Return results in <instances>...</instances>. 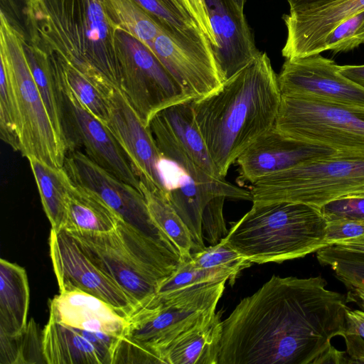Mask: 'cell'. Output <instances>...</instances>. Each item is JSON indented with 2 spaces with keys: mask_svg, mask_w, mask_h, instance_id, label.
<instances>
[{
  "mask_svg": "<svg viewBox=\"0 0 364 364\" xmlns=\"http://www.w3.org/2000/svg\"><path fill=\"white\" fill-rule=\"evenodd\" d=\"M226 198L217 196L210 200L204 208L202 216L203 238L210 245L218 244L228 233L223 215Z\"/></svg>",
  "mask_w": 364,
  "mask_h": 364,
  "instance_id": "obj_39",
  "label": "cell"
},
{
  "mask_svg": "<svg viewBox=\"0 0 364 364\" xmlns=\"http://www.w3.org/2000/svg\"><path fill=\"white\" fill-rule=\"evenodd\" d=\"M326 221L350 219L364 221V193L343 196L320 208Z\"/></svg>",
  "mask_w": 364,
  "mask_h": 364,
  "instance_id": "obj_40",
  "label": "cell"
},
{
  "mask_svg": "<svg viewBox=\"0 0 364 364\" xmlns=\"http://www.w3.org/2000/svg\"><path fill=\"white\" fill-rule=\"evenodd\" d=\"M20 114L12 79L6 63L1 59L0 136L14 150L20 151Z\"/></svg>",
  "mask_w": 364,
  "mask_h": 364,
  "instance_id": "obj_34",
  "label": "cell"
},
{
  "mask_svg": "<svg viewBox=\"0 0 364 364\" xmlns=\"http://www.w3.org/2000/svg\"><path fill=\"white\" fill-rule=\"evenodd\" d=\"M364 235V221L338 219L327 221L324 242L326 247L336 242Z\"/></svg>",
  "mask_w": 364,
  "mask_h": 364,
  "instance_id": "obj_41",
  "label": "cell"
},
{
  "mask_svg": "<svg viewBox=\"0 0 364 364\" xmlns=\"http://www.w3.org/2000/svg\"><path fill=\"white\" fill-rule=\"evenodd\" d=\"M347 299L321 276L273 275L223 321L218 364H341Z\"/></svg>",
  "mask_w": 364,
  "mask_h": 364,
  "instance_id": "obj_1",
  "label": "cell"
},
{
  "mask_svg": "<svg viewBox=\"0 0 364 364\" xmlns=\"http://www.w3.org/2000/svg\"><path fill=\"white\" fill-rule=\"evenodd\" d=\"M278 76L282 95L364 107V87L345 77L320 54L286 59Z\"/></svg>",
  "mask_w": 364,
  "mask_h": 364,
  "instance_id": "obj_17",
  "label": "cell"
},
{
  "mask_svg": "<svg viewBox=\"0 0 364 364\" xmlns=\"http://www.w3.org/2000/svg\"><path fill=\"white\" fill-rule=\"evenodd\" d=\"M348 363H364V339L355 334L344 333Z\"/></svg>",
  "mask_w": 364,
  "mask_h": 364,
  "instance_id": "obj_43",
  "label": "cell"
},
{
  "mask_svg": "<svg viewBox=\"0 0 364 364\" xmlns=\"http://www.w3.org/2000/svg\"><path fill=\"white\" fill-rule=\"evenodd\" d=\"M57 321L74 328L123 337L127 318L105 301L80 291L59 292L49 301Z\"/></svg>",
  "mask_w": 364,
  "mask_h": 364,
  "instance_id": "obj_21",
  "label": "cell"
},
{
  "mask_svg": "<svg viewBox=\"0 0 364 364\" xmlns=\"http://www.w3.org/2000/svg\"><path fill=\"white\" fill-rule=\"evenodd\" d=\"M282 99L278 76L264 52L214 92L192 101L194 116L220 177L275 124Z\"/></svg>",
  "mask_w": 364,
  "mask_h": 364,
  "instance_id": "obj_2",
  "label": "cell"
},
{
  "mask_svg": "<svg viewBox=\"0 0 364 364\" xmlns=\"http://www.w3.org/2000/svg\"><path fill=\"white\" fill-rule=\"evenodd\" d=\"M120 219L99 196L73 183L67 198L62 230L106 232L114 229Z\"/></svg>",
  "mask_w": 364,
  "mask_h": 364,
  "instance_id": "obj_25",
  "label": "cell"
},
{
  "mask_svg": "<svg viewBox=\"0 0 364 364\" xmlns=\"http://www.w3.org/2000/svg\"><path fill=\"white\" fill-rule=\"evenodd\" d=\"M27 159L51 229L61 230L65 219L67 198L73 183L64 168L52 166L33 156Z\"/></svg>",
  "mask_w": 364,
  "mask_h": 364,
  "instance_id": "obj_27",
  "label": "cell"
},
{
  "mask_svg": "<svg viewBox=\"0 0 364 364\" xmlns=\"http://www.w3.org/2000/svg\"><path fill=\"white\" fill-rule=\"evenodd\" d=\"M55 58L63 80L82 105L100 121L106 124L109 118V106L104 93L90 79L57 55Z\"/></svg>",
  "mask_w": 364,
  "mask_h": 364,
  "instance_id": "obj_32",
  "label": "cell"
},
{
  "mask_svg": "<svg viewBox=\"0 0 364 364\" xmlns=\"http://www.w3.org/2000/svg\"><path fill=\"white\" fill-rule=\"evenodd\" d=\"M140 191L154 222L178 248L181 260L188 259L193 248L191 235L168 196L154 185L143 181H140Z\"/></svg>",
  "mask_w": 364,
  "mask_h": 364,
  "instance_id": "obj_29",
  "label": "cell"
},
{
  "mask_svg": "<svg viewBox=\"0 0 364 364\" xmlns=\"http://www.w3.org/2000/svg\"><path fill=\"white\" fill-rule=\"evenodd\" d=\"M182 1V0H181ZM183 2V1H182Z\"/></svg>",
  "mask_w": 364,
  "mask_h": 364,
  "instance_id": "obj_50",
  "label": "cell"
},
{
  "mask_svg": "<svg viewBox=\"0 0 364 364\" xmlns=\"http://www.w3.org/2000/svg\"><path fill=\"white\" fill-rule=\"evenodd\" d=\"M0 58L9 70L20 114V151L57 168H63L68 147L59 136L33 77L19 30L0 14Z\"/></svg>",
  "mask_w": 364,
  "mask_h": 364,
  "instance_id": "obj_7",
  "label": "cell"
},
{
  "mask_svg": "<svg viewBox=\"0 0 364 364\" xmlns=\"http://www.w3.org/2000/svg\"><path fill=\"white\" fill-rule=\"evenodd\" d=\"M235 6L241 11H244V7L247 0H230Z\"/></svg>",
  "mask_w": 364,
  "mask_h": 364,
  "instance_id": "obj_48",
  "label": "cell"
},
{
  "mask_svg": "<svg viewBox=\"0 0 364 364\" xmlns=\"http://www.w3.org/2000/svg\"><path fill=\"white\" fill-rule=\"evenodd\" d=\"M153 53L194 100L214 92L223 83L212 44L199 28L181 31L161 24Z\"/></svg>",
  "mask_w": 364,
  "mask_h": 364,
  "instance_id": "obj_12",
  "label": "cell"
},
{
  "mask_svg": "<svg viewBox=\"0 0 364 364\" xmlns=\"http://www.w3.org/2000/svg\"><path fill=\"white\" fill-rule=\"evenodd\" d=\"M326 224L319 208L304 203H252L222 240L252 263H279L326 247Z\"/></svg>",
  "mask_w": 364,
  "mask_h": 364,
  "instance_id": "obj_4",
  "label": "cell"
},
{
  "mask_svg": "<svg viewBox=\"0 0 364 364\" xmlns=\"http://www.w3.org/2000/svg\"><path fill=\"white\" fill-rule=\"evenodd\" d=\"M188 260L192 264L204 269H227L237 274L253 263L221 240L218 244L192 252Z\"/></svg>",
  "mask_w": 364,
  "mask_h": 364,
  "instance_id": "obj_36",
  "label": "cell"
},
{
  "mask_svg": "<svg viewBox=\"0 0 364 364\" xmlns=\"http://www.w3.org/2000/svg\"><path fill=\"white\" fill-rule=\"evenodd\" d=\"M237 273L227 269L199 268L188 259L181 260L177 269L159 287L156 294L163 295L183 289L221 282L233 284Z\"/></svg>",
  "mask_w": 364,
  "mask_h": 364,
  "instance_id": "obj_35",
  "label": "cell"
},
{
  "mask_svg": "<svg viewBox=\"0 0 364 364\" xmlns=\"http://www.w3.org/2000/svg\"><path fill=\"white\" fill-rule=\"evenodd\" d=\"M222 333L220 314L214 312L174 341L162 353V363L218 364Z\"/></svg>",
  "mask_w": 364,
  "mask_h": 364,
  "instance_id": "obj_22",
  "label": "cell"
},
{
  "mask_svg": "<svg viewBox=\"0 0 364 364\" xmlns=\"http://www.w3.org/2000/svg\"><path fill=\"white\" fill-rule=\"evenodd\" d=\"M33 43L84 75L100 90L120 89L118 26L102 0H43L28 8Z\"/></svg>",
  "mask_w": 364,
  "mask_h": 364,
  "instance_id": "obj_3",
  "label": "cell"
},
{
  "mask_svg": "<svg viewBox=\"0 0 364 364\" xmlns=\"http://www.w3.org/2000/svg\"><path fill=\"white\" fill-rule=\"evenodd\" d=\"M316 259L322 266L329 267L349 291L354 288L364 289V253L331 245L318 250Z\"/></svg>",
  "mask_w": 364,
  "mask_h": 364,
  "instance_id": "obj_33",
  "label": "cell"
},
{
  "mask_svg": "<svg viewBox=\"0 0 364 364\" xmlns=\"http://www.w3.org/2000/svg\"><path fill=\"white\" fill-rule=\"evenodd\" d=\"M63 168L75 185L95 193L125 222L180 255L176 245L152 220L141 191L109 173L80 150L70 151Z\"/></svg>",
  "mask_w": 364,
  "mask_h": 364,
  "instance_id": "obj_13",
  "label": "cell"
},
{
  "mask_svg": "<svg viewBox=\"0 0 364 364\" xmlns=\"http://www.w3.org/2000/svg\"><path fill=\"white\" fill-rule=\"evenodd\" d=\"M49 252L59 292L80 291L95 296L127 318L137 303L100 269L65 231L50 229Z\"/></svg>",
  "mask_w": 364,
  "mask_h": 364,
  "instance_id": "obj_16",
  "label": "cell"
},
{
  "mask_svg": "<svg viewBox=\"0 0 364 364\" xmlns=\"http://www.w3.org/2000/svg\"><path fill=\"white\" fill-rule=\"evenodd\" d=\"M43 0H28V7H34L42 3Z\"/></svg>",
  "mask_w": 364,
  "mask_h": 364,
  "instance_id": "obj_49",
  "label": "cell"
},
{
  "mask_svg": "<svg viewBox=\"0 0 364 364\" xmlns=\"http://www.w3.org/2000/svg\"><path fill=\"white\" fill-rule=\"evenodd\" d=\"M52 55L62 94L68 151L80 146L95 163L140 191V180L107 126L87 111L65 85Z\"/></svg>",
  "mask_w": 364,
  "mask_h": 364,
  "instance_id": "obj_14",
  "label": "cell"
},
{
  "mask_svg": "<svg viewBox=\"0 0 364 364\" xmlns=\"http://www.w3.org/2000/svg\"><path fill=\"white\" fill-rule=\"evenodd\" d=\"M344 333L355 334L364 338V311L349 308L346 310Z\"/></svg>",
  "mask_w": 364,
  "mask_h": 364,
  "instance_id": "obj_44",
  "label": "cell"
},
{
  "mask_svg": "<svg viewBox=\"0 0 364 364\" xmlns=\"http://www.w3.org/2000/svg\"><path fill=\"white\" fill-rule=\"evenodd\" d=\"M274 127L291 138L364 157V107L282 95Z\"/></svg>",
  "mask_w": 364,
  "mask_h": 364,
  "instance_id": "obj_9",
  "label": "cell"
},
{
  "mask_svg": "<svg viewBox=\"0 0 364 364\" xmlns=\"http://www.w3.org/2000/svg\"><path fill=\"white\" fill-rule=\"evenodd\" d=\"M101 91L109 106V118L105 124L120 145L133 171L140 181L154 185L168 196L170 187L165 159L149 126L144 124L119 88L107 85Z\"/></svg>",
  "mask_w": 364,
  "mask_h": 364,
  "instance_id": "obj_15",
  "label": "cell"
},
{
  "mask_svg": "<svg viewBox=\"0 0 364 364\" xmlns=\"http://www.w3.org/2000/svg\"><path fill=\"white\" fill-rule=\"evenodd\" d=\"M168 158L171 166L168 198L190 231L193 243L192 252L200 251L205 247L202 216L208 202L217 196L252 201L251 193L225 178L209 174L181 146L173 148Z\"/></svg>",
  "mask_w": 364,
  "mask_h": 364,
  "instance_id": "obj_11",
  "label": "cell"
},
{
  "mask_svg": "<svg viewBox=\"0 0 364 364\" xmlns=\"http://www.w3.org/2000/svg\"><path fill=\"white\" fill-rule=\"evenodd\" d=\"M364 10V0H337L320 7L289 11L282 19L287 36L285 59L320 54L329 33L346 19Z\"/></svg>",
  "mask_w": 364,
  "mask_h": 364,
  "instance_id": "obj_19",
  "label": "cell"
},
{
  "mask_svg": "<svg viewBox=\"0 0 364 364\" xmlns=\"http://www.w3.org/2000/svg\"><path fill=\"white\" fill-rule=\"evenodd\" d=\"M352 300L356 301L364 309V289L360 288H354L349 291Z\"/></svg>",
  "mask_w": 364,
  "mask_h": 364,
  "instance_id": "obj_47",
  "label": "cell"
},
{
  "mask_svg": "<svg viewBox=\"0 0 364 364\" xmlns=\"http://www.w3.org/2000/svg\"><path fill=\"white\" fill-rule=\"evenodd\" d=\"M226 282L156 294L127 318L123 337L147 349L162 363V353L174 341L215 312Z\"/></svg>",
  "mask_w": 364,
  "mask_h": 364,
  "instance_id": "obj_8",
  "label": "cell"
},
{
  "mask_svg": "<svg viewBox=\"0 0 364 364\" xmlns=\"http://www.w3.org/2000/svg\"><path fill=\"white\" fill-rule=\"evenodd\" d=\"M339 71L347 78L364 87V65H339Z\"/></svg>",
  "mask_w": 364,
  "mask_h": 364,
  "instance_id": "obj_45",
  "label": "cell"
},
{
  "mask_svg": "<svg viewBox=\"0 0 364 364\" xmlns=\"http://www.w3.org/2000/svg\"><path fill=\"white\" fill-rule=\"evenodd\" d=\"M191 17L212 44L216 46L213 31L211 28L205 0H182Z\"/></svg>",
  "mask_w": 364,
  "mask_h": 364,
  "instance_id": "obj_42",
  "label": "cell"
},
{
  "mask_svg": "<svg viewBox=\"0 0 364 364\" xmlns=\"http://www.w3.org/2000/svg\"><path fill=\"white\" fill-rule=\"evenodd\" d=\"M65 232L137 306L156 295L181 261L179 254L123 219L109 232Z\"/></svg>",
  "mask_w": 364,
  "mask_h": 364,
  "instance_id": "obj_5",
  "label": "cell"
},
{
  "mask_svg": "<svg viewBox=\"0 0 364 364\" xmlns=\"http://www.w3.org/2000/svg\"><path fill=\"white\" fill-rule=\"evenodd\" d=\"M252 203L294 202L321 208L364 193V157L337 154L267 176L250 186Z\"/></svg>",
  "mask_w": 364,
  "mask_h": 364,
  "instance_id": "obj_6",
  "label": "cell"
},
{
  "mask_svg": "<svg viewBox=\"0 0 364 364\" xmlns=\"http://www.w3.org/2000/svg\"><path fill=\"white\" fill-rule=\"evenodd\" d=\"M102 1L119 29L141 41L153 53L154 42L161 30V24L134 0Z\"/></svg>",
  "mask_w": 364,
  "mask_h": 364,
  "instance_id": "obj_30",
  "label": "cell"
},
{
  "mask_svg": "<svg viewBox=\"0 0 364 364\" xmlns=\"http://www.w3.org/2000/svg\"><path fill=\"white\" fill-rule=\"evenodd\" d=\"M24 48L33 77L53 125L67 145L62 94L53 59L43 49L33 42L28 43L25 41Z\"/></svg>",
  "mask_w": 364,
  "mask_h": 364,
  "instance_id": "obj_28",
  "label": "cell"
},
{
  "mask_svg": "<svg viewBox=\"0 0 364 364\" xmlns=\"http://www.w3.org/2000/svg\"><path fill=\"white\" fill-rule=\"evenodd\" d=\"M337 154L332 148L287 136L274 126L237 157V181L252 185L267 176Z\"/></svg>",
  "mask_w": 364,
  "mask_h": 364,
  "instance_id": "obj_18",
  "label": "cell"
},
{
  "mask_svg": "<svg viewBox=\"0 0 364 364\" xmlns=\"http://www.w3.org/2000/svg\"><path fill=\"white\" fill-rule=\"evenodd\" d=\"M216 46L213 48L223 81L235 75L259 53L244 14L230 0H205Z\"/></svg>",
  "mask_w": 364,
  "mask_h": 364,
  "instance_id": "obj_20",
  "label": "cell"
},
{
  "mask_svg": "<svg viewBox=\"0 0 364 364\" xmlns=\"http://www.w3.org/2000/svg\"><path fill=\"white\" fill-rule=\"evenodd\" d=\"M364 43V10L338 24L328 36L323 51L348 52Z\"/></svg>",
  "mask_w": 364,
  "mask_h": 364,
  "instance_id": "obj_38",
  "label": "cell"
},
{
  "mask_svg": "<svg viewBox=\"0 0 364 364\" xmlns=\"http://www.w3.org/2000/svg\"><path fill=\"white\" fill-rule=\"evenodd\" d=\"M134 1L158 22L169 28L186 31L199 28L181 0Z\"/></svg>",
  "mask_w": 364,
  "mask_h": 364,
  "instance_id": "obj_37",
  "label": "cell"
},
{
  "mask_svg": "<svg viewBox=\"0 0 364 364\" xmlns=\"http://www.w3.org/2000/svg\"><path fill=\"white\" fill-rule=\"evenodd\" d=\"M191 159L209 174L220 176L196 122L192 101L170 106L156 114Z\"/></svg>",
  "mask_w": 364,
  "mask_h": 364,
  "instance_id": "obj_26",
  "label": "cell"
},
{
  "mask_svg": "<svg viewBox=\"0 0 364 364\" xmlns=\"http://www.w3.org/2000/svg\"><path fill=\"white\" fill-rule=\"evenodd\" d=\"M0 363H46L43 350L42 331L33 318L16 336L0 333Z\"/></svg>",
  "mask_w": 364,
  "mask_h": 364,
  "instance_id": "obj_31",
  "label": "cell"
},
{
  "mask_svg": "<svg viewBox=\"0 0 364 364\" xmlns=\"http://www.w3.org/2000/svg\"><path fill=\"white\" fill-rule=\"evenodd\" d=\"M43 350L48 364H103L95 348L74 328L49 314L42 331Z\"/></svg>",
  "mask_w": 364,
  "mask_h": 364,
  "instance_id": "obj_24",
  "label": "cell"
},
{
  "mask_svg": "<svg viewBox=\"0 0 364 364\" xmlns=\"http://www.w3.org/2000/svg\"><path fill=\"white\" fill-rule=\"evenodd\" d=\"M117 38L120 90L146 126L160 111L194 100L144 44L119 29Z\"/></svg>",
  "mask_w": 364,
  "mask_h": 364,
  "instance_id": "obj_10",
  "label": "cell"
},
{
  "mask_svg": "<svg viewBox=\"0 0 364 364\" xmlns=\"http://www.w3.org/2000/svg\"><path fill=\"white\" fill-rule=\"evenodd\" d=\"M30 291L24 268L0 260V333L14 336L28 324Z\"/></svg>",
  "mask_w": 364,
  "mask_h": 364,
  "instance_id": "obj_23",
  "label": "cell"
},
{
  "mask_svg": "<svg viewBox=\"0 0 364 364\" xmlns=\"http://www.w3.org/2000/svg\"><path fill=\"white\" fill-rule=\"evenodd\" d=\"M337 0H287L289 11H303L320 7Z\"/></svg>",
  "mask_w": 364,
  "mask_h": 364,
  "instance_id": "obj_46",
  "label": "cell"
}]
</instances>
